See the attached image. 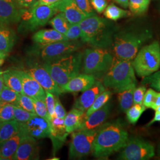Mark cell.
<instances>
[{
	"mask_svg": "<svg viewBox=\"0 0 160 160\" xmlns=\"http://www.w3.org/2000/svg\"><path fill=\"white\" fill-rule=\"evenodd\" d=\"M128 138V131L121 120L103 124L94 141L92 155L98 159H106L124 148Z\"/></svg>",
	"mask_w": 160,
	"mask_h": 160,
	"instance_id": "1",
	"label": "cell"
},
{
	"mask_svg": "<svg viewBox=\"0 0 160 160\" xmlns=\"http://www.w3.org/2000/svg\"><path fill=\"white\" fill-rule=\"evenodd\" d=\"M152 38L150 30L142 28H128L114 34L112 49L114 58L119 60L132 61L141 46Z\"/></svg>",
	"mask_w": 160,
	"mask_h": 160,
	"instance_id": "2",
	"label": "cell"
},
{
	"mask_svg": "<svg viewBox=\"0 0 160 160\" xmlns=\"http://www.w3.org/2000/svg\"><path fill=\"white\" fill-rule=\"evenodd\" d=\"M79 24L81 40L94 48H110L114 34L119 30L116 24L96 15L87 17Z\"/></svg>",
	"mask_w": 160,
	"mask_h": 160,
	"instance_id": "3",
	"label": "cell"
},
{
	"mask_svg": "<svg viewBox=\"0 0 160 160\" xmlns=\"http://www.w3.org/2000/svg\"><path fill=\"white\" fill-rule=\"evenodd\" d=\"M82 55L81 52H74L43 65L61 89L69 81L79 74L82 68Z\"/></svg>",
	"mask_w": 160,
	"mask_h": 160,
	"instance_id": "4",
	"label": "cell"
},
{
	"mask_svg": "<svg viewBox=\"0 0 160 160\" xmlns=\"http://www.w3.org/2000/svg\"><path fill=\"white\" fill-rule=\"evenodd\" d=\"M103 84L105 87L116 92L133 84H137L131 61L119 60L114 58L111 67L104 74Z\"/></svg>",
	"mask_w": 160,
	"mask_h": 160,
	"instance_id": "5",
	"label": "cell"
},
{
	"mask_svg": "<svg viewBox=\"0 0 160 160\" xmlns=\"http://www.w3.org/2000/svg\"><path fill=\"white\" fill-rule=\"evenodd\" d=\"M20 10L21 24L18 28L20 32H33L45 26L58 12L57 2L50 5L38 2L30 8Z\"/></svg>",
	"mask_w": 160,
	"mask_h": 160,
	"instance_id": "6",
	"label": "cell"
},
{
	"mask_svg": "<svg viewBox=\"0 0 160 160\" xmlns=\"http://www.w3.org/2000/svg\"><path fill=\"white\" fill-rule=\"evenodd\" d=\"M81 44L76 40H63L45 45H38L29 52L30 58L41 63L49 62L77 51Z\"/></svg>",
	"mask_w": 160,
	"mask_h": 160,
	"instance_id": "7",
	"label": "cell"
},
{
	"mask_svg": "<svg viewBox=\"0 0 160 160\" xmlns=\"http://www.w3.org/2000/svg\"><path fill=\"white\" fill-rule=\"evenodd\" d=\"M113 59L114 57L107 49L94 47L87 49L82 55V72L94 77L105 74Z\"/></svg>",
	"mask_w": 160,
	"mask_h": 160,
	"instance_id": "8",
	"label": "cell"
},
{
	"mask_svg": "<svg viewBox=\"0 0 160 160\" xmlns=\"http://www.w3.org/2000/svg\"><path fill=\"white\" fill-rule=\"evenodd\" d=\"M132 65L139 77H145L160 68V45L157 41L143 46L133 59Z\"/></svg>",
	"mask_w": 160,
	"mask_h": 160,
	"instance_id": "9",
	"label": "cell"
},
{
	"mask_svg": "<svg viewBox=\"0 0 160 160\" xmlns=\"http://www.w3.org/2000/svg\"><path fill=\"white\" fill-rule=\"evenodd\" d=\"M98 129L77 130L72 132L69 148V158H81L92 153L94 141Z\"/></svg>",
	"mask_w": 160,
	"mask_h": 160,
	"instance_id": "10",
	"label": "cell"
},
{
	"mask_svg": "<svg viewBox=\"0 0 160 160\" xmlns=\"http://www.w3.org/2000/svg\"><path fill=\"white\" fill-rule=\"evenodd\" d=\"M118 159L122 160H147L155 155L154 147L143 138L132 137L128 138L126 145Z\"/></svg>",
	"mask_w": 160,
	"mask_h": 160,
	"instance_id": "11",
	"label": "cell"
},
{
	"mask_svg": "<svg viewBox=\"0 0 160 160\" xmlns=\"http://www.w3.org/2000/svg\"><path fill=\"white\" fill-rule=\"evenodd\" d=\"M26 68L23 70L37 81L45 90L51 92L58 97L62 93L61 88L52 79L42 63L36 59L30 58L26 61Z\"/></svg>",
	"mask_w": 160,
	"mask_h": 160,
	"instance_id": "12",
	"label": "cell"
},
{
	"mask_svg": "<svg viewBox=\"0 0 160 160\" xmlns=\"http://www.w3.org/2000/svg\"><path fill=\"white\" fill-rule=\"evenodd\" d=\"M21 126L26 134L30 137L37 139L50 137L49 122L36 114L28 121L21 123Z\"/></svg>",
	"mask_w": 160,
	"mask_h": 160,
	"instance_id": "13",
	"label": "cell"
},
{
	"mask_svg": "<svg viewBox=\"0 0 160 160\" xmlns=\"http://www.w3.org/2000/svg\"><path fill=\"white\" fill-rule=\"evenodd\" d=\"M16 72L22 81L24 94L32 98L45 100V90L37 81L24 70L16 69Z\"/></svg>",
	"mask_w": 160,
	"mask_h": 160,
	"instance_id": "14",
	"label": "cell"
},
{
	"mask_svg": "<svg viewBox=\"0 0 160 160\" xmlns=\"http://www.w3.org/2000/svg\"><path fill=\"white\" fill-rule=\"evenodd\" d=\"M57 4L58 12L63 13L70 24H79L89 17L80 9L75 0H59Z\"/></svg>",
	"mask_w": 160,
	"mask_h": 160,
	"instance_id": "15",
	"label": "cell"
},
{
	"mask_svg": "<svg viewBox=\"0 0 160 160\" xmlns=\"http://www.w3.org/2000/svg\"><path fill=\"white\" fill-rule=\"evenodd\" d=\"M112 106V103L109 101L102 108L94 112L84 120L78 130H94L99 129L108 118Z\"/></svg>",
	"mask_w": 160,
	"mask_h": 160,
	"instance_id": "16",
	"label": "cell"
},
{
	"mask_svg": "<svg viewBox=\"0 0 160 160\" xmlns=\"http://www.w3.org/2000/svg\"><path fill=\"white\" fill-rule=\"evenodd\" d=\"M104 90H106V87L103 83L100 81H96L92 87L83 92L75 100L73 108L86 112L91 107L96 98Z\"/></svg>",
	"mask_w": 160,
	"mask_h": 160,
	"instance_id": "17",
	"label": "cell"
},
{
	"mask_svg": "<svg viewBox=\"0 0 160 160\" xmlns=\"http://www.w3.org/2000/svg\"><path fill=\"white\" fill-rule=\"evenodd\" d=\"M49 123L51 129L49 138L52 142L53 154H55L58 150L62 147L69 133L66 131L63 119L55 116L51 119Z\"/></svg>",
	"mask_w": 160,
	"mask_h": 160,
	"instance_id": "18",
	"label": "cell"
},
{
	"mask_svg": "<svg viewBox=\"0 0 160 160\" xmlns=\"http://www.w3.org/2000/svg\"><path fill=\"white\" fill-rule=\"evenodd\" d=\"M21 20V10L15 0H0V24L10 25Z\"/></svg>",
	"mask_w": 160,
	"mask_h": 160,
	"instance_id": "19",
	"label": "cell"
},
{
	"mask_svg": "<svg viewBox=\"0 0 160 160\" xmlns=\"http://www.w3.org/2000/svg\"><path fill=\"white\" fill-rule=\"evenodd\" d=\"M39 159L38 145L36 139L26 136L19 145L12 160H29Z\"/></svg>",
	"mask_w": 160,
	"mask_h": 160,
	"instance_id": "20",
	"label": "cell"
},
{
	"mask_svg": "<svg viewBox=\"0 0 160 160\" xmlns=\"http://www.w3.org/2000/svg\"><path fill=\"white\" fill-rule=\"evenodd\" d=\"M96 80L94 76L90 74H78L69 80L61 88L62 92H83L93 86Z\"/></svg>",
	"mask_w": 160,
	"mask_h": 160,
	"instance_id": "21",
	"label": "cell"
},
{
	"mask_svg": "<svg viewBox=\"0 0 160 160\" xmlns=\"http://www.w3.org/2000/svg\"><path fill=\"white\" fill-rule=\"evenodd\" d=\"M28 136L22 126L20 131L7 140L0 148V160H12V158L24 139Z\"/></svg>",
	"mask_w": 160,
	"mask_h": 160,
	"instance_id": "22",
	"label": "cell"
},
{
	"mask_svg": "<svg viewBox=\"0 0 160 160\" xmlns=\"http://www.w3.org/2000/svg\"><path fill=\"white\" fill-rule=\"evenodd\" d=\"M32 40L38 45H45L59 41L68 40L64 34L55 29L40 30L33 35Z\"/></svg>",
	"mask_w": 160,
	"mask_h": 160,
	"instance_id": "23",
	"label": "cell"
},
{
	"mask_svg": "<svg viewBox=\"0 0 160 160\" xmlns=\"http://www.w3.org/2000/svg\"><path fill=\"white\" fill-rule=\"evenodd\" d=\"M17 40L15 31L7 25L0 24V51L8 53L12 51Z\"/></svg>",
	"mask_w": 160,
	"mask_h": 160,
	"instance_id": "24",
	"label": "cell"
},
{
	"mask_svg": "<svg viewBox=\"0 0 160 160\" xmlns=\"http://www.w3.org/2000/svg\"><path fill=\"white\" fill-rule=\"evenodd\" d=\"M85 112L76 108H72L64 118V124L66 131L71 133L79 129L82 123L84 120Z\"/></svg>",
	"mask_w": 160,
	"mask_h": 160,
	"instance_id": "25",
	"label": "cell"
},
{
	"mask_svg": "<svg viewBox=\"0 0 160 160\" xmlns=\"http://www.w3.org/2000/svg\"><path fill=\"white\" fill-rule=\"evenodd\" d=\"M21 129V123L12 119L3 122L0 127V148L7 140Z\"/></svg>",
	"mask_w": 160,
	"mask_h": 160,
	"instance_id": "26",
	"label": "cell"
},
{
	"mask_svg": "<svg viewBox=\"0 0 160 160\" xmlns=\"http://www.w3.org/2000/svg\"><path fill=\"white\" fill-rule=\"evenodd\" d=\"M137 87V84H133L127 87L125 90L118 92V101L120 110L126 112L133 104V92Z\"/></svg>",
	"mask_w": 160,
	"mask_h": 160,
	"instance_id": "27",
	"label": "cell"
},
{
	"mask_svg": "<svg viewBox=\"0 0 160 160\" xmlns=\"http://www.w3.org/2000/svg\"><path fill=\"white\" fill-rule=\"evenodd\" d=\"M2 77L5 86L8 87L20 94H24L22 81L16 72V70L4 72L2 74Z\"/></svg>",
	"mask_w": 160,
	"mask_h": 160,
	"instance_id": "28",
	"label": "cell"
},
{
	"mask_svg": "<svg viewBox=\"0 0 160 160\" xmlns=\"http://www.w3.org/2000/svg\"><path fill=\"white\" fill-rule=\"evenodd\" d=\"M112 93L110 90H104L96 98L95 101L92 104L91 107L85 112L84 119L94 112L102 108L103 106L110 101Z\"/></svg>",
	"mask_w": 160,
	"mask_h": 160,
	"instance_id": "29",
	"label": "cell"
},
{
	"mask_svg": "<svg viewBox=\"0 0 160 160\" xmlns=\"http://www.w3.org/2000/svg\"><path fill=\"white\" fill-rule=\"evenodd\" d=\"M49 23L55 30L64 35L70 26V23L62 12L58 13L55 17L52 18Z\"/></svg>",
	"mask_w": 160,
	"mask_h": 160,
	"instance_id": "30",
	"label": "cell"
},
{
	"mask_svg": "<svg viewBox=\"0 0 160 160\" xmlns=\"http://www.w3.org/2000/svg\"><path fill=\"white\" fill-rule=\"evenodd\" d=\"M20 94L8 87L4 86L0 92V104L8 103L18 106Z\"/></svg>",
	"mask_w": 160,
	"mask_h": 160,
	"instance_id": "31",
	"label": "cell"
},
{
	"mask_svg": "<svg viewBox=\"0 0 160 160\" xmlns=\"http://www.w3.org/2000/svg\"><path fill=\"white\" fill-rule=\"evenodd\" d=\"M131 14L130 12L123 10L115 6L114 4H111L108 6L104 10V15L108 19L116 21L121 18L127 17Z\"/></svg>",
	"mask_w": 160,
	"mask_h": 160,
	"instance_id": "32",
	"label": "cell"
},
{
	"mask_svg": "<svg viewBox=\"0 0 160 160\" xmlns=\"http://www.w3.org/2000/svg\"><path fill=\"white\" fill-rule=\"evenodd\" d=\"M146 109L147 108L143 104H133L126 112V118L128 122L132 125L136 124Z\"/></svg>",
	"mask_w": 160,
	"mask_h": 160,
	"instance_id": "33",
	"label": "cell"
},
{
	"mask_svg": "<svg viewBox=\"0 0 160 160\" xmlns=\"http://www.w3.org/2000/svg\"><path fill=\"white\" fill-rule=\"evenodd\" d=\"M151 0H129L128 7L134 14H142L148 8Z\"/></svg>",
	"mask_w": 160,
	"mask_h": 160,
	"instance_id": "34",
	"label": "cell"
},
{
	"mask_svg": "<svg viewBox=\"0 0 160 160\" xmlns=\"http://www.w3.org/2000/svg\"><path fill=\"white\" fill-rule=\"evenodd\" d=\"M32 100L34 105L35 114L45 119L49 122L51 120V117L48 112L45 100L38 98H32Z\"/></svg>",
	"mask_w": 160,
	"mask_h": 160,
	"instance_id": "35",
	"label": "cell"
},
{
	"mask_svg": "<svg viewBox=\"0 0 160 160\" xmlns=\"http://www.w3.org/2000/svg\"><path fill=\"white\" fill-rule=\"evenodd\" d=\"M14 106L8 103L0 104V122L14 119Z\"/></svg>",
	"mask_w": 160,
	"mask_h": 160,
	"instance_id": "36",
	"label": "cell"
},
{
	"mask_svg": "<svg viewBox=\"0 0 160 160\" xmlns=\"http://www.w3.org/2000/svg\"><path fill=\"white\" fill-rule=\"evenodd\" d=\"M35 114L18 106H14V119L18 122H26L33 117Z\"/></svg>",
	"mask_w": 160,
	"mask_h": 160,
	"instance_id": "37",
	"label": "cell"
},
{
	"mask_svg": "<svg viewBox=\"0 0 160 160\" xmlns=\"http://www.w3.org/2000/svg\"><path fill=\"white\" fill-rule=\"evenodd\" d=\"M142 83L143 84H147L160 92V71H156L154 73L144 77Z\"/></svg>",
	"mask_w": 160,
	"mask_h": 160,
	"instance_id": "38",
	"label": "cell"
},
{
	"mask_svg": "<svg viewBox=\"0 0 160 160\" xmlns=\"http://www.w3.org/2000/svg\"><path fill=\"white\" fill-rule=\"evenodd\" d=\"M68 40H76L81 38L82 32L79 24H70L68 30L65 34Z\"/></svg>",
	"mask_w": 160,
	"mask_h": 160,
	"instance_id": "39",
	"label": "cell"
},
{
	"mask_svg": "<svg viewBox=\"0 0 160 160\" xmlns=\"http://www.w3.org/2000/svg\"><path fill=\"white\" fill-rule=\"evenodd\" d=\"M18 106L30 112L35 113L32 98L25 94H20Z\"/></svg>",
	"mask_w": 160,
	"mask_h": 160,
	"instance_id": "40",
	"label": "cell"
},
{
	"mask_svg": "<svg viewBox=\"0 0 160 160\" xmlns=\"http://www.w3.org/2000/svg\"><path fill=\"white\" fill-rule=\"evenodd\" d=\"M46 107L48 109V113L49 114L51 119L55 116V98L56 96L48 91L45 90Z\"/></svg>",
	"mask_w": 160,
	"mask_h": 160,
	"instance_id": "41",
	"label": "cell"
},
{
	"mask_svg": "<svg viewBox=\"0 0 160 160\" xmlns=\"http://www.w3.org/2000/svg\"><path fill=\"white\" fill-rule=\"evenodd\" d=\"M157 92L152 88L148 89L144 95L143 105L147 108H152L157 97Z\"/></svg>",
	"mask_w": 160,
	"mask_h": 160,
	"instance_id": "42",
	"label": "cell"
},
{
	"mask_svg": "<svg viewBox=\"0 0 160 160\" xmlns=\"http://www.w3.org/2000/svg\"><path fill=\"white\" fill-rule=\"evenodd\" d=\"M77 6L80 9L86 13L88 16L96 15L95 12L92 10V6L90 2V0H75Z\"/></svg>",
	"mask_w": 160,
	"mask_h": 160,
	"instance_id": "43",
	"label": "cell"
},
{
	"mask_svg": "<svg viewBox=\"0 0 160 160\" xmlns=\"http://www.w3.org/2000/svg\"><path fill=\"white\" fill-rule=\"evenodd\" d=\"M147 88L145 86L135 88L133 92V104H143V97Z\"/></svg>",
	"mask_w": 160,
	"mask_h": 160,
	"instance_id": "44",
	"label": "cell"
},
{
	"mask_svg": "<svg viewBox=\"0 0 160 160\" xmlns=\"http://www.w3.org/2000/svg\"><path fill=\"white\" fill-rule=\"evenodd\" d=\"M67 114V113L65 111V109L63 108L62 103L60 102V100L58 96H56L55 104V116L64 119Z\"/></svg>",
	"mask_w": 160,
	"mask_h": 160,
	"instance_id": "45",
	"label": "cell"
},
{
	"mask_svg": "<svg viewBox=\"0 0 160 160\" xmlns=\"http://www.w3.org/2000/svg\"><path fill=\"white\" fill-rule=\"evenodd\" d=\"M90 2L93 8L98 13L104 12L108 6L106 0H90Z\"/></svg>",
	"mask_w": 160,
	"mask_h": 160,
	"instance_id": "46",
	"label": "cell"
},
{
	"mask_svg": "<svg viewBox=\"0 0 160 160\" xmlns=\"http://www.w3.org/2000/svg\"><path fill=\"white\" fill-rule=\"evenodd\" d=\"M15 2L20 9H28L38 3L39 0H15Z\"/></svg>",
	"mask_w": 160,
	"mask_h": 160,
	"instance_id": "47",
	"label": "cell"
},
{
	"mask_svg": "<svg viewBox=\"0 0 160 160\" xmlns=\"http://www.w3.org/2000/svg\"><path fill=\"white\" fill-rule=\"evenodd\" d=\"M160 122V113L155 112L154 118L149 122L147 126H151V125H152V124H154L155 122Z\"/></svg>",
	"mask_w": 160,
	"mask_h": 160,
	"instance_id": "48",
	"label": "cell"
},
{
	"mask_svg": "<svg viewBox=\"0 0 160 160\" xmlns=\"http://www.w3.org/2000/svg\"><path fill=\"white\" fill-rule=\"evenodd\" d=\"M160 106V92H157V97L155 98V100L154 103L151 109H153V110H155L157 109L158 106Z\"/></svg>",
	"mask_w": 160,
	"mask_h": 160,
	"instance_id": "49",
	"label": "cell"
},
{
	"mask_svg": "<svg viewBox=\"0 0 160 160\" xmlns=\"http://www.w3.org/2000/svg\"><path fill=\"white\" fill-rule=\"evenodd\" d=\"M113 1L125 8L128 7L129 0H113Z\"/></svg>",
	"mask_w": 160,
	"mask_h": 160,
	"instance_id": "50",
	"label": "cell"
},
{
	"mask_svg": "<svg viewBox=\"0 0 160 160\" xmlns=\"http://www.w3.org/2000/svg\"><path fill=\"white\" fill-rule=\"evenodd\" d=\"M59 0H39V3L42 4H46V5H50L54 4L59 1Z\"/></svg>",
	"mask_w": 160,
	"mask_h": 160,
	"instance_id": "51",
	"label": "cell"
},
{
	"mask_svg": "<svg viewBox=\"0 0 160 160\" xmlns=\"http://www.w3.org/2000/svg\"><path fill=\"white\" fill-rule=\"evenodd\" d=\"M7 57V53L0 51V66H1L3 63H4V61Z\"/></svg>",
	"mask_w": 160,
	"mask_h": 160,
	"instance_id": "52",
	"label": "cell"
},
{
	"mask_svg": "<svg viewBox=\"0 0 160 160\" xmlns=\"http://www.w3.org/2000/svg\"><path fill=\"white\" fill-rule=\"evenodd\" d=\"M4 86H5V84H4V80H3L2 74L1 75V72H0V92H1V90H2V88H4Z\"/></svg>",
	"mask_w": 160,
	"mask_h": 160,
	"instance_id": "53",
	"label": "cell"
},
{
	"mask_svg": "<svg viewBox=\"0 0 160 160\" xmlns=\"http://www.w3.org/2000/svg\"><path fill=\"white\" fill-rule=\"evenodd\" d=\"M155 112H157V113H160V106H158L157 109H155Z\"/></svg>",
	"mask_w": 160,
	"mask_h": 160,
	"instance_id": "54",
	"label": "cell"
},
{
	"mask_svg": "<svg viewBox=\"0 0 160 160\" xmlns=\"http://www.w3.org/2000/svg\"><path fill=\"white\" fill-rule=\"evenodd\" d=\"M157 152H158V154L159 156H160V142L158 145V150H157Z\"/></svg>",
	"mask_w": 160,
	"mask_h": 160,
	"instance_id": "55",
	"label": "cell"
},
{
	"mask_svg": "<svg viewBox=\"0 0 160 160\" xmlns=\"http://www.w3.org/2000/svg\"><path fill=\"white\" fill-rule=\"evenodd\" d=\"M2 123H1V122H0V127L1 126V125H2Z\"/></svg>",
	"mask_w": 160,
	"mask_h": 160,
	"instance_id": "56",
	"label": "cell"
},
{
	"mask_svg": "<svg viewBox=\"0 0 160 160\" xmlns=\"http://www.w3.org/2000/svg\"><path fill=\"white\" fill-rule=\"evenodd\" d=\"M0 72H1V70H0Z\"/></svg>",
	"mask_w": 160,
	"mask_h": 160,
	"instance_id": "57",
	"label": "cell"
}]
</instances>
